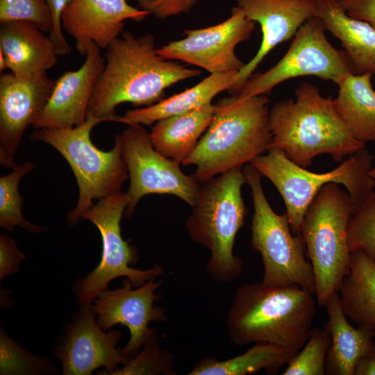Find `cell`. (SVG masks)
I'll list each match as a JSON object with an SVG mask.
<instances>
[{"label": "cell", "instance_id": "cell-27", "mask_svg": "<svg viewBox=\"0 0 375 375\" xmlns=\"http://www.w3.org/2000/svg\"><path fill=\"white\" fill-rule=\"evenodd\" d=\"M296 354L272 344L257 343L244 353L233 358L219 360L206 357L199 360L188 375H246L262 369L276 372Z\"/></svg>", "mask_w": 375, "mask_h": 375}, {"label": "cell", "instance_id": "cell-5", "mask_svg": "<svg viewBox=\"0 0 375 375\" xmlns=\"http://www.w3.org/2000/svg\"><path fill=\"white\" fill-rule=\"evenodd\" d=\"M244 183L242 167L202 183L185 221L190 239L210 251L206 265L208 274L222 283L233 281L243 269L242 259L233 253V246L247 215L242 196Z\"/></svg>", "mask_w": 375, "mask_h": 375}, {"label": "cell", "instance_id": "cell-4", "mask_svg": "<svg viewBox=\"0 0 375 375\" xmlns=\"http://www.w3.org/2000/svg\"><path fill=\"white\" fill-rule=\"evenodd\" d=\"M267 95H231L219 100L212 121L182 165H194L202 183L267 151L272 141Z\"/></svg>", "mask_w": 375, "mask_h": 375}, {"label": "cell", "instance_id": "cell-25", "mask_svg": "<svg viewBox=\"0 0 375 375\" xmlns=\"http://www.w3.org/2000/svg\"><path fill=\"white\" fill-rule=\"evenodd\" d=\"M368 74H347L337 85L334 99L337 112L346 127L358 141H375V90Z\"/></svg>", "mask_w": 375, "mask_h": 375}, {"label": "cell", "instance_id": "cell-20", "mask_svg": "<svg viewBox=\"0 0 375 375\" xmlns=\"http://www.w3.org/2000/svg\"><path fill=\"white\" fill-rule=\"evenodd\" d=\"M0 51L8 69L19 78L46 73L56 65L59 56L49 35L26 22L1 23Z\"/></svg>", "mask_w": 375, "mask_h": 375}, {"label": "cell", "instance_id": "cell-19", "mask_svg": "<svg viewBox=\"0 0 375 375\" xmlns=\"http://www.w3.org/2000/svg\"><path fill=\"white\" fill-rule=\"evenodd\" d=\"M104 65L100 49L92 44L82 65L65 72L56 81L45 108L32 126L71 128L84 123L92 93Z\"/></svg>", "mask_w": 375, "mask_h": 375}, {"label": "cell", "instance_id": "cell-32", "mask_svg": "<svg viewBox=\"0 0 375 375\" xmlns=\"http://www.w3.org/2000/svg\"><path fill=\"white\" fill-rule=\"evenodd\" d=\"M351 251L360 250L375 260V191L353 211L347 228Z\"/></svg>", "mask_w": 375, "mask_h": 375}, {"label": "cell", "instance_id": "cell-12", "mask_svg": "<svg viewBox=\"0 0 375 375\" xmlns=\"http://www.w3.org/2000/svg\"><path fill=\"white\" fill-rule=\"evenodd\" d=\"M120 135L130 179L126 217H131L139 201L151 194H172L195 205L200 183L184 174L180 164L156 150L150 133L142 125H129Z\"/></svg>", "mask_w": 375, "mask_h": 375}, {"label": "cell", "instance_id": "cell-37", "mask_svg": "<svg viewBox=\"0 0 375 375\" xmlns=\"http://www.w3.org/2000/svg\"><path fill=\"white\" fill-rule=\"evenodd\" d=\"M347 14L366 22L375 28V0H339Z\"/></svg>", "mask_w": 375, "mask_h": 375}, {"label": "cell", "instance_id": "cell-21", "mask_svg": "<svg viewBox=\"0 0 375 375\" xmlns=\"http://www.w3.org/2000/svg\"><path fill=\"white\" fill-rule=\"evenodd\" d=\"M313 16L338 38L356 74L375 75V28L349 17L339 0H315Z\"/></svg>", "mask_w": 375, "mask_h": 375}, {"label": "cell", "instance_id": "cell-23", "mask_svg": "<svg viewBox=\"0 0 375 375\" xmlns=\"http://www.w3.org/2000/svg\"><path fill=\"white\" fill-rule=\"evenodd\" d=\"M239 72L210 74L190 88L142 108L128 110L116 115L113 122L127 125L151 126L156 122L181 115L210 103L220 92L228 91L238 79Z\"/></svg>", "mask_w": 375, "mask_h": 375}, {"label": "cell", "instance_id": "cell-7", "mask_svg": "<svg viewBox=\"0 0 375 375\" xmlns=\"http://www.w3.org/2000/svg\"><path fill=\"white\" fill-rule=\"evenodd\" d=\"M372 156L366 147L360 149L334 169L317 173L302 167L281 150L270 148L250 163L267 177L281 195L291 231L301 234L304 215L319 191L325 185H342L352 202L353 211L374 190L375 180L370 175Z\"/></svg>", "mask_w": 375, "mask_h": 375}, {"label": "cell", "instance_id": "cell-2", "mask_svg": "<svg viewBox=\"0 0 375 375\" xmlns=\"http://www.w3.org/2000/svg\"><path fill=\"white\" fill-rule=\"evenodd\" d=\"M316 305L314 294L297 285L244 283L227 314L229 338L236 346L267 343L297 354L308 338Z\"/></svg>", "mask_w": 375, "mask_h": 375}, {"label": "cell", "instance_id": "cell-29", "mask_svg": "<svg viewBox=\"0 0 375 375\" xmlns=\"http://www.w3.org/2000/svg\"><path fill=\"white\" fill-rule=\"evenodd\" d=\"M55 371L48 358L36 356L25 350L1 328V375L47 374H53Z\"/></svg>", "mask_w": 375, "mask_h": 375}, {"label": "cell", "instance_id": "cell-18", "mask_svg": "<svg viewBox=\"0 0 375 375\" xmlns=\"http://www.w3.org/2000/svg\"><path fill=\"white\" fill-rule=\"evenodd\" d=\"M249 19L258 23L262 40L256 55L239 72L228 90L237 94L268 53L278 44L294 36L302 24L313 16L315 0H235Z\"/></svg>", "mask_w": 375, "mask_h": 375}, {"label": "cell", "instance_id": "cell-40", "mask_svg": "<svg viewBox=\"0 0 375 375\" xmlns=\"http://www.w3.org/2000/svg\"><path fill=\"white\" fill-rule=\"evenodd\" d=\"M370 175L375 180V165L372 166L370 170Z\"/></svg>", "mask_w": 375, "mask_h": 375}, {"label": "cell", "instance_id": "cell-17", "mask_svg": "<svg viewBox=\"0 0 375 375\" xmlns=\"http://www.w3.org/2000/svg\"><path fill=\"white\" fill-rule=\"evenodd\" d=\"M148 12L126 0H69L62 14V27L76 42L81 56L92 44L106 49L119 38L124 21H142Z\"/></svg>", "mask_w": 375, "mask_h": 375}, {"label": "cell", "instance_id": "cell-16", "mask_svg": "<svg viewBox=\"0 0 375 375\" xmlns=\"http://www.w3.org/2000/svg\"><path fill=\"white\" fill-rule=\"evenodd\" d=\"M56 80L47 73L19 78L13 73L0 76V164L14 169L23 134L45 108Z\"/></svg>", "mask_w": 375, "mask_h": 375}, {"label": "cell", "instance_id": "cell-24", "mask_svg": "<svg viewBox=\"0 0 375 375\" xmlns=\"http://www.w3.org/2000/svg\"><path fill=\"white\" fill-rule=\"evenodd\" d=\"M215 110V104L210 103L156 122L150 132L154 148L164 156L181 165L192 153L208 128Z\"/></svg>", "mask_w": 375, "mask_h": 375}, {"label": "cell", "instance_id": "cell-10", "mask_svg": "<svg viewBox=\"0 0 375 375\" xmlns=\"http://www.w3.org/2000/svg\"><path fill=\"white\" fill-rule=\"evenodd\" d=\"M126 206V193L119 191L99 200L83 216V219L91 222L99 231L102 254L97 267L75 284L74 290L81 306H90L117 278L126 277L138 288L164 272L159 265L148 269L130 267L139 258L136 248L125 241L121 233L120 222Z\"/></svg>", "mask_w": 375, "mask_h": 375}, {"label": "cell", "instance_id": "cell-34", "mask_svg": "<svg viewBox=\"0 0 375 375\" xmlns=\"http://www.w3.org/2000/svg\"><path fill=\"white\" fill-rule=\"evenodd\" d=\"M140 8L160 19L188 13L200 0H136Z\"/></svg>", "mask_w": 375, "mask_h": 375}, {"label": "cell", "instance_id": "cell-3", "mask_svg": "<svg viewBox=\"0 0 375 375\" xmlns=\"http://www.w3.org/2000/svg\"><path fill=\"white\" fill-rule=\"evenodd\" d=\"M296 99L276 103L269 110L272 135L270 148L282 151L297 165L307 168L321 154L343 161L365 147L350 133L340 117L334 99L304 82L295 90Z\"/></svg>", "mask_w": 375, "mask_h": 375}, {"label": "cell", "instance_id": "cell-28", "mask_svg": "<svg viewBox=\"0 0 375 375\" xmlns=\"http://www.w3.org/2000/svg\"><path fill=\"white\" fill-rule=\"evenodd\" d=\"M34 167L32 162L26 161L0 178V226L7 231L12 232L16 226L38 233L47 230L28 222L22 212L24 199L19 194V185Z\"/></svg>", "mask_w": 375, "mask_h": 375}, {"label": "cell", "instance_id": "cell-8", "mask_svg": "<svg viewBox=\"0 0 375 375\" xmlns=\"http://www.w3.org/2000/svg\"><path fill=\"white\" fill-rule=\"evenodd\" d=\"M339 184L325 185L308 208L301 224L306 255L312 265L319 306L338 292L350 271L347 228L352 202Z\"/></svg>", "mask_w": 375, "mask_h": 375}, {"label": "cell", "instance_id": "cell-31", "mask_svg": "<svg viewBox=\"0 0 375 375\" xmlns=\"http://www.w3.org/2000/svg\"><path fill=\"white\" fill-rule=\"evenodd\" d=\"M143 348L112 375H175L174 357L171 352L161 348L156 333L142 346Z\"/></svg>", "mask_w": 375, "mask_h": 375}, {"label": "cell", "instance_id": "cell-39", "mask_svg": "<svg viewBox=\"0 0 375 375\" xmlns=\"http://www.w3.org/2000/svg\"><path fill=\"white\" fill-rule=\"evenodd\" d=\"M8 69L6 58L3 53L0 51V70L3 71Z\"/></svg>", "mask_w": 375, "mask_h": 375}, {"label": "cell", "instance_id": "cell-26", "mask_svg": "<svg viewBox=\"0 0 375 375\" xmlns=\"http://www.w3.org/2000/svg\"><path fill=\"white\" fill-rule=\"evenodd\" d=\"M338 292L347 317L375 331V260L360 250L351 251L350 271Z\"/></svg>", "mask_w": 375, "mask_h": 375}, {"label": "cell", "instance_id": "cell-1", "mask_svg": "<svg viewBox=\"0 0 375 375\" xmlns=\"http://www.w3.org/2000/svg\"><path fill=\"white\" fill-rule=\"evenodd\" d=\"M105 65L94 85L87 117L113 121L123 103L151 106L165 99L174 84L201 71L167 60L158 52L154 36L123 31L106 49Z\"/></svg>", "mask_w": 375, "mask_h": 375}, {"label": "cell", "instance_id": "cell-9", "mask_svg": "<svg viewBox=\"0 0 375 375\" xmlns=\"http://www.w3.org/2000/svg\"><path fill=\"white\" fill-rule=\"evenodd\" d=\"M242 172L251 190L254 212L251 220L252 248L262 257L261 282L268 285H297L315 294L313 269L306 258V245L301 234L294 235L286 213H276L268 203L261 184V174L251 164Z\"/></svg>", "mask_w": 375, "mask_h": 375}, {"label": "cell", "instance_id": "cell-30", "mask_svg": "<svg viewBox=\"0 0 375 375\" xmlns=\"http://www.w3.org/2000/svg\"><path fill=\"white\" fill-rule=\"evenodd\" d=\"M331 335L324 328L312 326L301 349L288 363L283 375H324Z\"/></svg>", "mask_w": 375, "mask_h": 375}, {"label": "cell", "instance_id": "cell-11", "mask_svg": "<svg viewBox=\"0 0 375 375\" xmlns=\"http://www.w3.org/2000/svg\"><path fill=\"white\" fill-rule=\"evenodd\" d=\"M325 31L319 18L310 17L297 31L283 57L266 72L253 73L235 95H267L277 85L300 76H316L338 84L347 74H354L346 52L329 42Z\"/></svg>", "mask_w": 375, "mask_h": 375}, {"label": "cell", "instance_id": "cell-14", "mask_svg": "<svg viewBox=\"0 0 375 375\" xmlns=\"http://www.w3.org/2000/svg\"><path fill=\"white\" fill-rule=\"evenodd\" d=\"M90 306H81L65 327L60 344L53 351L62 363L64 375H89L98 368L105 369L98 374H112L119 365L130 359L117 347L122 336L119 330L103 331L95 319Z\"/></svg>", "mask_w": 375, "mask_h": 375}, {"label": "cell", "instance_id": "cell-15", "mask_svg": "<svg viewBox=\"0 0 375 375\" xmlns=\"http://www.w3.org/2000/svg\"><path fill=\"white\" fill-rule=\"evenodd\" d=\"M161 281L150 280L135 288L129 279L122 281V287L101 292L91 304L99 326L105 331L116 324L126 326L130 338L122 351L128 357L135 356L144 344L156 333L149 326L151 322L166 320L165 310L154 306L160 295L157 290Z\"/></svg>", "mask_w": 375, "mask_h": 375}, {"label": "cell", "instance_id": "cell-22", "mask_svg": "<svg viewBox=\"0 0 375 375\" xmlns=\"http://www.w3.org/2000/svg\"><path fill=\"white\" fill-rule=\"evenodd\" d=\"M324 308L328 319L324 329L331 339L326 358V374L353 375L358 360L375 345V331L349 323L338 292L330 296Z\"/></svg>", "mask_w": 375, "mask_h": 375}, {"label": "cell", "instance_id": "cell-33", "mask_svg": "<svg viewBox=\"0 0 375 375\" xmlns=\"http://www.w3.org/2000/svg\"><path fill=\"white\" fill-rule=\"evenodd\" d=\"M0 22H26L44 33H51L53 21L44 0H0Z\"/></svg>", "mask_w": 375, "mask_h": 375}, {"label": "cell", "instance_id": "cell-36", "mask_svg": "<svg viewBox=\"0 0 375 375\" xmlns=\"http://www.w3.org/2000/svg\"><path fill=\"white\" fill-rule=\"evenodd\" d=\"M50 8L53 16V26L49 33L59 56L71 52V48L63 35L62 14L69 0H44Z\"/></svg>", "mask_w": 375, "mask_h": 375}, {"label": "cell", "instance_id": "cell-6", "mask_svg": "<svg viewBox=\"0 0 375 375\" xmlns=\"http://www.w3.org/2000/svg\"><path fill=\"white\" fill-rule=\"evenodd\" d=\"M106 122L88 116L84 123L71 128H35L30 135L33 142H43L54 147L70 165L78 186L79 195L74 209L67 215V224L76 225L84 214L100 200L121 191L128 178L120 135L108 151L97 148L90 139L92 128Z\"/></svg>", "mask_w": 375, "mask_h": 375}, {"label": "cell", "instance_id": "cell-35", "mask_svg": "<svg viewBox=\"0 0 375 375\" xmlns=\"http://www.w3.org/2000/svg\"><path fill=\"white\" fill-rule=\"evenodd\" d=\"M25 255L17 247L14 239L0 235V281L8 275L18 272Z\"/></svg>", "mask_w": 375, "mask_h": 375}, {"label": "cell", "instance_id": "cell-13", "mask_svg": "<svg viewBox=\"0 0 375 375\" xmlns=\"http://www.w3.org/2000/svg\"><path fill=\"white\" fill-rule=\"evenodd\" d=\"M254 28L255 22L235 6L224 22L185 30L184 38L158 48V52L165 59L198 67L210 74L239 72L245 63L237 56L235 47L251 37Z\"/></svg>", "mask_w": 375, "mask_h": 375}, {"label": "cell", "instance_id": "cell-38", "mask_svg": "<svg viewBox=\"0 0 375 375\" xmlns=\"http://www.w3.org/2000/svg\"><path fill=\"white\" fill-rule=\"evenodd\" d=\"M353 375H375V345L358 360Z\"/></svg>", "mask_w": 375, "mask_h": 375}]
</instances>
